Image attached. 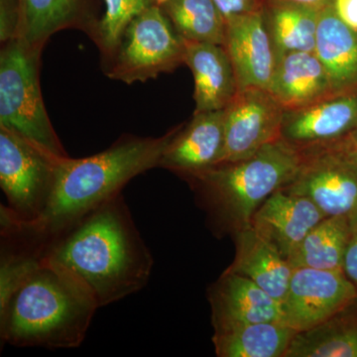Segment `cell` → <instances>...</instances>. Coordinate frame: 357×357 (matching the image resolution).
<instances>
[{
    "label": "cell",
    "mask_w": 357,
    "mask_h": 357,
    "mask_svg": "<svg viewBox=\"0 0 357 357\" xmlns=\"http://www.w3.org/2000/svg\"><path fill=\"white\" fill-rule=\"evenodd\" d=\"M98 307L83 282L46 258L0 264V335L6 344L75 349Z\"/></svg>",
    "instance_id": "6da1fadb"
},
{
    "label": "cell",
    "mask_w": 357,
    "mask_h": 357,
    "mask_svg": "<svg viewBox=\"0 0 357 357\" xmlns=\"http://www.w3.org/2000/svg\"><path fill=\"white\" fill-rule=\"evenodd\" d=\"M180 126L161 137L122 138L109 149L84 158H61L43 213L34 222H22L1 210L2 227L26 248L43 255L53 239L121 194L133 178L159 167L162 155Z\"/></svg>",
    "instance_id": "7a4b0ae2"
},
{
    "label": "cell",
    "mask_w": 357,
    "mask_h": 357,
    "mask_svg": "<svg viewBox=\"0 0 357 357\" xmlns=\"http://www.w3.org/2000/svg\"><path fill=\"white\" fill-rule=\"evenodd\" d=\"M43 257L83 282L100 307L144 288L154 265L122 192L53 239Z\"/></svg>",
    "instance_id": "3957f363"
},
{
    "label": "cell",
    "mask_w": 357,
    "mask_h": 357,
    "mask_svg": "<svg viewBox=\"0 0 357 357\" xmlns=\"http://www.w3.org/2000/svg\"><path fill=\"white\" fill-rule=\"evenodd\" d=\"M301 150L279 138L248 158L220 163L185 178L218 234H234L250 227L256 211L295 178Z\"/></svg>",
    "instance_id": "277c9868"
},
{
    "label": "cell",
    "mask_w": 357,
    "mask_h": 357,
    "mask_svg": "<svg viewBox=\"0 0 357 357\" xmlns=\"http://www.w3.org/2000/svg\"><path fill=\"white\" fill-rule=\"evenodd\" d=\"M0 53V126L20 134L47 151L69 157L54 130L39 81L42 50L20 38L6 42Z\"/></svg>",
    "instance_id": "5b68a950"
},
{
    "label": "cell",
    "mask_w": 357,
    "mask_h": 357,
    "mask_svg": "<svg viewBox=\"0 0 357 357\" xmlns=\"http://www.w3.org/2000/svg\"><path fill=\"white\" fill-rule=\"evenodd\" d=\"M185 40L159 4L131 21L109 59L107 75L126 84L144 83L185 64Z\"/></svg>",
    "instance_id": "8992f818"
},
{
    "label": "cell",
    "mask_w": 357,
    "mask_h": 357,
    "mask_svg": "<svg viewBox=\"0 0 357 357\" xmlns=\"http://www.w3.org/2000/svg\"><path fill=\"white\" fill-rule=\"evenodd\" d=\"M60 159L0 126V187L7 199L1 210L20 222L36 220L50 199Z\"/></svg>",
    "instance_id": "52a82bcc"
},
{
    "label": "cell",
    "mask_w": 357,
    "mask_h": 357,
    "mask_svg": "<svg viewBox=\"0 0 357 357\" xmlns=\"http://www.w3.org/2000/svg\"><path fill=\"white\" fill-rule=\"evenodd\" d=\"M302 163L283 191L305 197L326 217L357 215V165L328 146L301 150Z\"/></svg>",
    "instance_id": "ba28073f"
},
{
    "label": "cell",
    "mask_w": 357,
    "mask_h": 357,
    "mask_svg": "<svg viewBox=\"0 0 357 357\" xmlns=\"http://www.w3.org/2000/svg\"><path fill=\"white\" fill-rule=\"evenodd\" d=\"M357 301V288L344 269L293 268L281 301L282 323L301 333L328 321Z\"/></svg>",
    "instance_id": "9c48e42d"
},
{
    "label": "cell",
    "mask_w": 357,
    "mask_h": 357,
    "mask_svg": "<svg viewBox=\"0 0 357 357\" xmlns=\"http://www.w3.org/2000/svg\"><path fill=\"white\" fill-rule=\"evenodd\" d=\"M284 112L267 89L239 91L225 109V150L220 163L248 158L267 143L279 139Z\"/></svg>",
    "instance_id": "30bf717a"
},
{
    "label": "cell",
    "mask_w": 357,
    "mask_h": 357,
    "mask_svg": "<svg viewBox=\"0 0 357 357\" xmlns=\"http://www.w3.org/2000/svg\"><path fill=\"white\" fill-rule=\"evenodd\" d=\"M357 126V89L285 110L280 138L299 150L337 142Z\"/></svg>",
    "instance_id": "8fae6325"
},
{
    "label": "cell",
    "mask_w": 357,
    "mask_h": 357,
    "mask_svg": "<svg viewBox=\"0 0 357 357\" xmlns=\"http://www.w3.org/2000/svg\"><path fill=\"white\" fill-rule=\"evenodd\" d=\"M236 73L238 91L268 89L278 64V56L261 13L225 21L223 44Z\"/></svg>",
    "instance_id": "7c38bea8"
},
{
    "label": "cell",
    "mask_w": 357,
    "mask_h": 357,
    "mask_svg": "<svg viewBox=\"0 0 357 357\" xmlns=\"http://www.w3.org/2000/svg\"><path fill=\"white\" fill-rule=\"evenodd\" d=\"M225 150V109L194 114L180 126L160 160L159 167L187 178L222 162Z\"/></svg>",
    "instance_id": "4fadbf2b"
},
{
    "label": "cell",
    "mask_w": 357,
    "mask_h": 357,
    "mask_svg": "<svg viewBox=\"0 0 357 357\" xmlns=\"http://www.w3.org/2000/svg\"><path fill=\"white\" fill-rule=\"evenodd\" d=\"M326 218L309 199L279 190L255 211L250 227L288 259L307 234Z\"/></svg>",
    "instance_id": "5bb4252c"
},
{
    "label": "cell",
    "mask_w": 357,
    "mask_h": 357,
    "mask_svg": "<svg viewBox=\"0 0 357 357\" xmlns=\"http://www.w3.org/2000/svg\"><path fill=\"white\" fill-rule=\"evenodd\" d=\"M213 328L282 321L280 302L241 275L223 272L208 291Z\"/></svg>",
    "instance_id": "9a60e30c"
},
{
    "label": "cell",
    "mask_w": 357,
    "mask_h": 357,
    "mask_svg": "<svg viewBox=\"0 0 357 357\" xmlns=\"http://www.w3.org/2000/svg\"><path fill=\"white\" fill-rule=\"evenodd\" d=\"M185 64L194 77L195 114L225 109L236 98V73L222 45L185 41Z\"/></svg>",
    "instance_id": "2e32d148"
},
{
    "label": "cell",
    "mask_w": 357,
    "mask_h": 357,
    "mask_svg": "<svg viewBox=\"0 0 357 357\" xmlns=\"http://www.w3.org/2000/svg\"><path fill=\"white\" fill-rule=\"evenodd\" d=\"M284 110H296L333 95L330 79L314 52H294L279 59L267 89Z\"/></svg>",
    "instance_id": "e0dca14e"
},
{
    "label": "cell",
    "mask_w": 357,
    "mask_h": 357,
    "mask_svg": "<svg viewBox=\"0 0 357 357\" xmlns=\"http://www.w3.org/2000/svg\"><path fill=\"white\" fill-rule=\"evenodd\" d=\"M232 236L236 243V257L225 272L250 279L281 303L293 272L288 259L252 227L239 230Z\"/></svg>",
    "instance_id": "ac0fdd59"
},
{
    "label": "cell",
    "mask_w": 357,
    "mask_h": 357,
    "mask_svg": "<svg viewBox=\"0 0 357 357\" xmlns=\"http://www.w3.org/2000/svg\"><path fill=\"white\" fill-rule=\"evenodd\" d=\"M333 95L357 89V32L342 22L332 6L319 13L316 49Z\"/></svg>",
    "instance_id": "d6986e66"
},
{
    "label": "cell",
    "mask_w": 357,
    "mask_h": 357,
    "mask_svg": "<svg viewBox=\"0 0 357 357\" xmlns=\"http://www.w3.org/2000/svg\"><path fill=\"white\" fill-rule=\"evenodd\" d=\"M319 13L288 0H266L263 20L278 61L294 52H314Z\"/></svg>",
    "instance_id": "ffe728a7"
},
{
    "label": "cell",
    "mask_w": 357,
    "mask_h": 357,
    "mask_svg": "<svg viewBox=\"0 0 357 357\" xmlns=\"http://www.w3.org/2000/svg\"><path fill=\"white\" fill-rule=\"evenodd\" d=\"M282 321L215 328L213 342L220 357H285L294 335Z\"/></svg>",
    "instance_id": "44dd1931"
},
{
    "label": "cell",
    "mask_w": 357,
    "mask_h": 357,
    "mask_svg": "<svg viewBox=\"0 0 357 357\" xmlns=\"http://www.w3.org/2000/svg\"><path fill=\"white\" fill-rule=\"evenodd\" d=\"M357 301L319 325L297 333L285 357H357Z\"/></svg>",
    "instance_id": "7402d4cb"
},
{
    "label": "cell",
    "mask_w": 357,
    "mask_h": 357,
    "mask_svg": "<svg viewBox=\"0 0 357 357\" xmlns=\"http://www.w3.org/2000/svg\"><path fill=\"white\" fill-rule=\"evenodd\" d=\"M18 2L17 38L40 50L52 35L79 24L86 15V0H18Z\"/></svg>",
    "instance_id": "603a6c76"
},
{
    "label": "cell",
    "mask_w": 357,
    "mask_h": 357,
    "mask_svg": "<svg viewBox=\"0 0 357 357\" xmlns=\"http://www.w3.org/2000/svg\"><path fill=\"white\" fill-rule=\"evenodd\" d=\"M351 225L347 217H328L318 223L289 256L293 268L344 269Z\"/></svg>",
    "instance_id": "cb8c5ba5"
},
{
    "label": "cell",
    "mask_w": 357,
    "mask_h": 357,
    "mask_svg": "<svg viewBox=\"0 0 357 357\" xmlns=\"http://www.w3.org/2000/svg\"><path fill=\"white\" fill-rule=\"evenodd\" d=\"M160 6L185 41L225 44V20L213 0H166Z\"/></svg>",
    "instance_id": "d4e9b609"
},
{
    "label": "cell",
    "mask_w": 357,
    "mask_h": 357,
    "mask_svg": "<svg viewBox=\"0 0 357 357\" xmlns=\"http://www.w3.org/2000/svg\"><path fill=\"white\" fill-rule=\"evenodd\" d=\"M105 4L102 20L95 26V37L100 49L110 57L131 21L157 2L156 0H105Z\"/></svg>",
    "instance_id": "484cf974"
},
{
    "label": "cell",
    "mask_w": 357,
    "mask_h": 357,
    "mask_svg": "<svg viewBox=\"0 0 357 357\" xmlns=\"http://www.w3.org/2000/svg\"><path fill=\"white\" fill-rule=\"evenodd\" d=\"M20 25L18 0H0V40L2 43L17 38Z\"/></svg>",
    "instance_id": "4316f807"
},
{
    "label": "cell",
    "mask_w": 357,
    "mask_h": 357,
    "mask_svg": "<svg viewBox=\"0 0 357 357\" xmlns=\"http://www.w3.org/2000/svg\"><path fill=\"white\" fill-rule=\"evenodd\" d=\"M225 21L236 16L261 13L266 0H213Z\"/></svg>",
    "instance_id": "83f0119b"
},
{
    "label": "cell",
    "mask_w": 357,
    "mask_h": 357,
    "mask_svg": "<svg viewBox=\"0 0 357 357\" xmlns=\"http://www.w3.org/2000/svg\"><path fill=\"white\" fill-rule=\"evenodd\" d=\"M349 222L351 225V234L345 252L344 271L357 288V215L351 218Z\"/></svg>",
    "instance_id": "f1b7e54d"
},
{
    "label": "cell",
    "mask_w": 357,
    "mask_h": 357,
    "mask_svg": "<svg viewBox=\"0 0 357 357\" xmlns=\"http://www.w3.org/2000/svg\"><path fill=\"white\" fill-rule=\"evenodd\" d=\"M332 8L347 27L357 32V0H333Z\"/></svg>",
    "instance_id": "f546056e"
},
{
    "label": "cell",
    "mask_w": 357,
    "mask_h": 357,
    "mask_svg": "<svg viewBox=\"0 0 357 357\" xmlns=\"http://www.w3.org/2000/svg\"><path fill=\"white\" fill-rule=\"evenodd\" d=\"M325 146L337 150L340 154L344 155L345 158L354 162L357 165V126L342 139L333 143V144L325 145Z\"/></svg>",
    "instance_id": "4dcf8cb0"
},
{
    "label": "cell",
    "mask_w": 357,
    "mask_h": 357,
    "mask_svg": "<svg viewBox=\"0 0 357 357\" xmlns=\"http://www.w3.org/2000/svg\"><path fill=\"white\" fill-rule=\"evenodd\" d=\"M288 1L301 4V6L311 7L312 9L321 11L323 9L332 6L333 0H288Z\"/></svg>",
    "instance_id": "1f68e13d"
},
{
    "label": "cell",
    "mask_w": 357,
    "mask_h": 357,
    "mask_svg": "<svg viewBox=\"0 0 357 357\" xmlns=\"http://www.w3.org/2000/svg\"><path fill=\"white\" fill-rule=\"evenodd\" d=\"M166 0H156L157 4H159V6H161L162 3H164Z\"/></svg>",
    "instance_id": "d6a6232c"
}]
</instances>
